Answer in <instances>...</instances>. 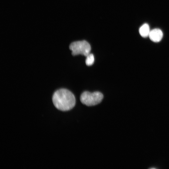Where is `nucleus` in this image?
<instances>
[{
  "label": "nucleus",
  "instance_id": "obj_1",
  "mask_svg": "<svg viewBox=\"0 0 169 169\" xmlns=\"http://www.w3.org/2000/svg\"><path fill=\"white\" fill-rule=\"evenodd\" d=\"M53 104L58 110L67 111L72 109L76 104L74 95L71 92L65 89L56 91L52 97Z\"/></svg>",
  "mask_w": 169,
  "mask_h": 169
},
{
  "label": "nucleus",
  "instance_id": "obj_2",
  "mask_svg": "<svg viewBox=\"0 0 169 169\" xmlns=\"http://www.w3.org/2000/svg\"><path fill=\"white\" fill-rule=\"evenodd\" d=\"M69 48L73 56L82 55L86 57L90 54L91 49L90 44L85 41L73 42L70 44Z\"/></svg>",
  "mask_w": 169,
  "mask_h": 169
},
{
  "label": "nucleus",
  "instance_id": "obj_3",
  "mask_svg": "<svg viewBox=\"0 0 169 169\" xmlns=\"http://www.w3.org/2000/svg\"><path fill=\"white\" fill-rule=\"evenodd\" d=\"M103 95L99 92L91 93L85 92L81 96L80 100L82 103L87 106H94L101 102Z\"/></svg>",
  "mask_w": 169,
  "mask_h": 169
},
{
  "label": "nucleus",
  "instance_id": "obj_4",
  "mask_svg": "<svg viewBox=\"0 0 169 169\" xmlns=\"http://www.w3.org/2000/svg\"><path fill=\"white\" fill-rule=\"evenodd\" d=\"M162 31L159 29H155L150 31L149 37L151 41L154 42L161 41L163 38Z\"/></svg>",
  "mask_w": 169,
  "mask_h": 169
},
{
  "label": "nucleus",
  "instance_id": "obj_5",
  "mask_svg": "<svg viewBox=\"0 0 169 169\" xmlns=\"http://www.w3.org/2000/svg\"><path fill=\"white\" fill-rule=\"evenodd\" d=\"M150 31L149 25L145 23L139 29V33L141 37L146 38L149 37Z\"/></svg>",
  "mask_w": 169,
  "mask_h": 169
},
{
  "label": "nucleus",
  "instance_id": "obj_6",
  "mask_svg": "<svg viewBox=\"0 0 169 169\" xmlns=\"http://www.w3.org/2000/svg\"><path fill=\"white\" fill-rule=\"evenodd\" d=\"M86 63L87 66L92 65L94 62V55L92 54H89L86 57Z\"/></svg>",
  "mask_w": 169,
  "mask_h": 169
}]
</instances>
